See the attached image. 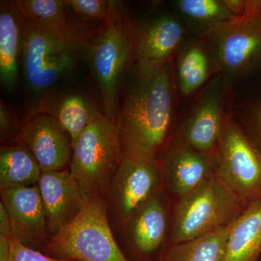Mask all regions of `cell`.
<instances>
[{"instance_id":"obj_1","label":"cell","mask_w":261,"mask_h":261,"mask_svg":"<svg viewBox=\"0 0 261 261\" xmlns=\"http://www.w3.org/2000/svg\"><path fill=\"white\" fill-rule=\"evenodd\" d=\"M117 121L122 153L158 159L174 118L171 63L135 64Z\"/></svg>"},{"instance_id":"obj_2","label":"cell","mask_w":261,"mask_h":261,"mask_svg":"<svg viewBox=\"0 0 261 261\" xmlns=\"http://www.w3.org/2000/svg\"><path fill=\"white\" fill-rule=\"evenodd\" d=\"M84 51L100 92L103 112L117 118L123 78L133 63V25L124 3L111 1L106 20L84 36Z\"/></svg>"},{"instance_id":"obj_3","label":"cell","mask_w":261,"mask_h":261,"mask_svg":"<svg viewBox=\"0 0 261 261\" xmlns=\"http://www.w3.org/2000/svg\"><path fill=\"white\" fill-rule=\"evenodd\" d=\"M84 36L51 32L25 19L22 66L29 88L43 96L42 102L74 71L84 50Z\"/></svg>"},{"instance_id":"obj_4","label":"cell","mask_w":261,"mask_h":261,"mask_svg":"<svg viewBox=\"0 0 261 261\" xmlns=\"http://www.w3.org/2000/svg\"><path fill=\"white\" fill-rule=\"evenodd\" d=\"M42 250L60 260L130 261L113 237L102 195L86 200L76 217L51 236Z\"/></svg>"},{"instance_id":"obj_5","label":"cell","mask_w":261,"mask_h":261,"mask_svg":"<svg viewBox=\"0 0 261 261\" xmlns=\"http://www.w3.org/2000/svg\"><path fill=\"white\" fill-rule=\"evenodd\" d=\"M122 155L116 118L102 115L81 134L73 144L70 171L85 200L107 191Z\"/></svg>"},{"instance_id":"obj_6","label":"cell","mask_w":261,"mask_h":261,"mask_svg":"<svg viewBox=\"0 0 261 261\" xmlns=\"http://www.w3.org/2000/svg\"><path fill=\"white\" fill-rule=\"evenodd\" d=\"M243 201L214 173L175 206L170 240L184 243L231 224L243 213Z\"/></svg>"},{"instance_id":"obj_7","label":"cell","mask_w":261,"mask_h":261,"mask_svg":"<svg viewBox=\"0 0 261 261\" xmlns=\"http://www.w3.org/2000/svg\"><path fill=\"white\" fill-rule=\"evenodd\" d=\"M215 174L242 200L261 192V153L230 113L225 115L214 156Z\"/></svg>"},{"instance_id":"obj_8","label":"cell","mask_w":261,"mask_h":261,"mask_svg":"<svg viewBox=\"0 0 261 261\" xmlns=\"http://www.w3.org/2000/svg\"><path fill=\"white\" fill-rule=\"evenodd\" d=\"M161 178L158 159L123 154L108 190L111 213L117 221L127 226L159 193Z\"/></svg>"},{"instance_id":"obj_9","label":"cell","mask_w":261,"mask_h":261,"mask_svg":"<svg viewBox=\"0 0 261 261\" xmlns=\"http://www.w3.org/2000/svg\"><path fill=\"white\" fill-rule=\"evenodd\" d=\"M215 61L228 76L243 75L261 61V24L253 15L207 33Z\"/></svg>"},{"instance_id":"obj_10","label":"cell","mask_w":261,"mask_h":261,"mask_svg":"<svg viewBox=\"0 0 261 261\" xmlns=\"http://www.w3.org/2000/svg\"><path fill=\"white\" fill-rule=\"evenodd\" d=\"M19 142L32 152L42 172L60 171L70 164L71 137L53 117L34 111L19 126Z\"/></svg>"},{"instance_id":"obj_11","label":"cell","mask_w":261,"mask_h":261,"mask_svg":"<svg viewBox=\"0 0 261 261\" xmlns=\"http://www.w3.org/2000/svg\"><path fill=\"white\" fill-rule=\"evenodd\" d=\"M1 198L11 220L13 238L35 250L45 246L50 238L38 185L1 189Z\"/></svg>"},{"instance_id":"obj_12","label":"cell","mask_w":261,"mask_h":261,"mask_svg":"<svg viewBox=\"0 0 261 261\" xmlns=\"http://www.w3.org/2000/svg\"><path fill=\"white\" fill-rule=\"evenodd\" d=\"M185 25L176 17L162 15L133 27V63L159 64L171 61L185 40Z\"/></svg>"},{"instance_id":"obj_13","label":"cell","mask_w":261,"mask_h":261,"mask_svg":"<svg viewBox=\"0 0 261 261\" xmlns=\"http://www.w3.org/2000/svg\"><path fill=\"white\" fill-rule=\"evenodd\" d=\"M37 185L53 236L76 217L85 199L70 170L43 172Z\"/></svg>"},{"instance_id":"obj_14","label":"cell","mask_w":261,"mask_h":261,"mask_svg":"<svg viewBox=\"0 0 261 261\" xmlns=\"http://www.w3.org/2000/svg\"><path fill=\"white\" fill-rule=\"evenodd\" d=\"M225 115L219 82L206 91L192 110L182 128L181 143L199 152L212 154L221 137Z\"/></svg>"},{"instance_id":"obj_15","label":"cell","mask_w":261,"mask_h":261,"mask_svg":"<svg viewBox=\"0 0 261 261\" xmlns=\"http://www.w3.org/2000/svg\"><path fill=\"white\" fill-rule=\"evenodd\" d=\"M163 168L171 191L181 198L215 173L214 157L180 142L168 151Z\"/></svg>"},{"instance_id":"obj_16","label":"cell","mask_w":261,"mask_h":261,"mask_svg":"<svg viewBox=\"0 0 261 261\" xmlns=\"http://www.w3.org/2000/svg\"><path fill=\"white\" fill-rule=\"evenodd\" d=\"M25 18L17 1H2L0 5V78L8 89L14 88L18 80L19 65Z\"/></svg>"},{"instance_id":"obj_17","label":"cell","mask_w":261,"mask_h":261,"mask_svg":"<svg viewBox=\"0 0 261 261\" xmlns=\"http://www.w3.org/2000/svg\"><path fill=\"white\" fill-rule=\"evenodd\" d=\"M37 111L56 119L71 137L73 145L92 122L104 115L89 98L77 93L47 97L38 106Z\"/></svg>"},{"instance_id":"obj_18","label":"cell","mask_w":261,"mask_h":261,"mask_svg":"<svg viewBox=\"0 0 261 261\" xmlns=\"http://www.w3.org/2000/svg\"><path fill=\"white\" fill-rule=\"evenodd\" d=\"M261 252V199L232 223L224 261H255Z\"/></svg>"},{"instance_id":"obj_19","label":"cell","mask_w":261,"mask_h":261,"mask_svg":"<svg viewBox=\"0 0 261 261\" xmlns=\"http://www.w3.org/2000/svg\"><path fill=\"white\" fill-rule=\"evenodd\" d=\"M130 237L136 250L149 255L159 250L166 235L167 211L160 192L128 223Z\"/></svg>"},{"instance_id":"obj_20","label":"cell","mask_w":261,"mask_h":261,"mask_svg":"<svg viewBox=\"0 0 261 261\" xmlns=\"http://www.w3.org/2000/svg\"><path fill=\"white\" fill-rule=\"evenodd\" d=\"M232 223L193 240L173 244L159 261H224Z\"/></svg>"},{"instance_id":"obj_21","label":"cell","mask_w":261,"mask_h":261,"mask_svg":"<svg viewBox=\"0 0 261 261\" xmlns=\"http://www.w3.org/2000/svg\"><path fill=\"white\" fill-rule=\"evenodd\" d=\"M42 168L23 144L4 146L0 151V188L37 185Z\"/></svg>"},{"instance_id":"obj_22","label":"cell","mask_w":261,"mask_h":261,"mask_svg":"<svg viewBox=\"0 0 261 261\" xmlns=\"http://www.w3.org/2000/svg\"><path fill=\"white\" fill-rule=\"evenodd\" d=\"M17 3L25 18L34 25L61 34H81L68 20L65 1L22 0Z\"/></svg>"},{"instance_id":"obj_23","label":"cell","mask_w":261,"mask_h":261,"mask_svg":"<svg viewBox=\"0 0 261 261\" xmlns=\"http://www.w3.org/2000/svg\"><path fill=\"white\" fill-rule=\"evenodd\" d=\"M176 4L178 11L184 16L201 27H206L207 33L221 25L240 20L227 1L179 0Z\"/></svg>"},{"instance_id":"obj_24","label":"cell","mask_w":261,"mask_h":261,"mask_svg":"<svg viewBox=\"0 0 261 261\" xmlns=\"http://www.w3.org/2000/svg\"><path fill=\"white\" fill-rule=\"evenodd\" d=\"M178 82L182 94L190 95L205 84L210 73L207 51L199 44L185 48L178 67Z\"/></svg>"},{"instance_id":"obj_25","label":"cell","mask_w":261,"mask_h":261,"mask_svg":"<svg viewBox=\"0 0 261 261\" xmlns=\"http://www.w3.org/2000/svg\"><path fill=\"white\" fill-rule=\"evenodd\" d=\"M65 4L81 18L102 23L111 8V1L107 0H67Z\"/></svg>"},{"instance_id":"obj_26","label":"cell","mask_w":261,"mask_h":261,"mask_svg":"<svg viewBox=\"0 0 261 261\" xmlns=\"http://www.w3.org/2000/svg\"><path fill=\"white\" fill-rule=\"evenodd\" d=\"M11 250L8 261H74L60 260L24 245L14 238H10Z\"/></svg>"},{"instance_id":"obj_27","label":"cell","mask_w":261,"mask_h":261,"mask_svg":"<svg viewBox=\"0 0 261 261\" xmlns=\"http://www.w3.org/2000/svg\"><path fill=\"white\" fill-rule=\"evenodd\" d=\"M231 114H238L240 120L255 134L261 145V99L250 107Z\"/></svg>"},{"instance_id":"obj_28","label":"cell","mask_w":261,"mask_h":261,"mask_svg":"<svg viewBox=\"0 0 261 261\" xmlns=\"http://www.w3.org/2000/svg\"><path fill=\"white\" fill-rule=\"evenodd\" d=\"M14 116L3 103H0V130L2 138L11 133L14 128Z\"/></svg>"},{"instance_id":"obj_29","label":"cell","mask_w":261,"mask_h":261,"mask_svg":"<svg viewBox=\"0 0 261 261\" xmlns=\"http://www.w3.org/2000/svg\"><path fill=\"white\" fill-rule=\"evenodd\" d=\"M0 234L13 238L11 220L8 211L2 202H0Z\"/></svg>"},{"instance_id":"obj_30","label":"cell","mask_w":261,"mask_h":261,"mask_svg":"<svg viewBox=\"0 0 261 261\" xmlns=\"http://www.w3.org/2000/svg\"><path fill=\"white\" fill-rule=\"evenodd\" d=\"M11 243L10 237L0 234V261L9 260Z\"/></svg>"},{"instance_id":"obj_31","label":"cell","mask_w":261,"mask_h":261,"mask_svg":"<svg viewBox=\"0 0 261 261\" xmlns=\"http://www.w3.org/2000/svg\"><path fill=\"white\" fill-rule=\"evenodd\" d=\"M253 17L259 23L261 24V11L257 13V14L254 15Z\"/></svg>"},{"instance_id":"obj_32","label":"cell","mask_w":261,"mask_h":261,"mask_svg":"<svg viewBox=\"0 0 261 261\" xmlns=\"http://www.w3.org/2000/svg\"><path fill=\"white\" fill-rule=\"evenodd\" d=\"M74 261H76V260H74Z\"/></svg>"}]
</instances>
